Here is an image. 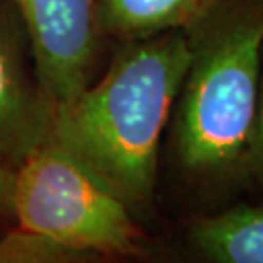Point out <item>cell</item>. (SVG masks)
I'll return each mask as SVG.
<instances>
[{
    "instance_id": "8",
    "label": "cell",
    "mask_w": 263,
    "mask_h": 263,
    "mask_svg": "<svg viewBox=\"0 0 263 263\" xmlns=\"http://www.w3.org/2000/svg\"><path fill=\"white\" fill-rule=\"evenodd\" d=\"M109 257L76 252L12 226L0 232V263H107Z\"/></svg>"
},
{
    "instance_id": "9",
    "label": "cell",
    "mask_w": 263,
    "mask_h": 263,
    "mask_svg": "<svg viewBox=\"0 0 263 263\" xmlns=\"http://www.w3.org/2000/svg\"><path fill=\"white\" fill-rule=\"evenodd\" d=\"M246 197L263 207V45H261V72H259V96L255 113L254 135L246 164Z\"/></svg>"
},
{
    "instance_id": "3",
    "label": "cell",
    "mask_w": 263,
    "mask_h": 263,
    "mask_svg": "<svg viewBox=\"0 0 263 263\" xmlns=\"http://www.w3.org/2000/svg\"><path fill=\"white\" fill-rule=\"evenodd\" d=\"M12 218L28 234L104 257H144L133 211L82 162L55 142L33 151L12 174Z\"/></svg>"
},
{
    "instance_id": "7",
    "label": "cell",
    "mask_w": 263,
    "mask_h": 263,
    "mask_svg": "<svg viewBox=\"0 0 263 263\" xmlns=\"http://www.w3.org/2000/svg\"><path fill=\"white\" fill-rule=\"evenodd\" d=\"M207 0H94L100 35L121 43L183 29Z\"/></svg>"
},
{
    "instance_id": "10",
    "label": "cell",
    "mask_w": 263,
    "mask_h": 263,
    "mask_svg": "<svg viewBox=\"0 0 263 263\" xmlns=\"http://www.w3.org/2000/svg\"><path fill=\"white\" fill-rule=\"evenodd\" d=\"M12 174L0 170V232L14 226L12 218V205H10V193H12Z\"/></svg>"
},
{
    "instance_id": "1",
    "label": "cell",
    "mask_w": 263,
    "mask_h": 263,
    "mask_svg": "<svg viewBox=\"0 0 263 263\" xmlns=\"http://www.w3.org/2000/svg\"><path fill=\"white\" fill-rule=\"evenodd\" d=\"M189 63L170 115L176 168L205 213L244 197L263 45V0H207L183 28Z\"/></svg>"
},
{
    "instance_id": "2",
    "label": "cell",
    "mask_w": 263,
    "mask_h": 263,
    "mask_svg": "<svg viewBox=\"0 0 263 263\" xmlns=\"http://www.w3.org/2000/svg\"><path fill=\"white\" fill-rule=\"evenodd\" d=\"M189 63L183 29L127 41L98 80L57 107L49 141L133 211L152 205L162 135Z\"/></svg>"
},
{
    "instance_id": "5",
    "label": "cell",
    "mask_w": 263,
    "mask_h": 263,
    "mask_svg": "<svg viewBox=\"0 0 263 263\" xmlns=\"http://www.w3.org/2000/svg\"><path fill=\"white\" fill-rule=\"evenodd\" d=\"M22 29L0 6V170L6 172L49 141L55 113L24 49Z\"/></svg>"
},
{
    "instance_id": "6",
    "label": "cell",
    "mask_w": 263,
    "mask_h": 263,
    "mask_svg": "<svg viewBox=\"0 0 263 263\" xmlns=\"http://www.w3.org/2000/svg\"><path fill=\"white\" fill-rule=\"evenodd\" d=\"M185 263H263V207L240 199L195 216L183 232Z\"/></svg>"
},
{
    "instance_id": "4",
    "label": "cell",
    "mask_w": 263,
    "mask_h": 263,
    "mask_svg": "<svg viewBox=\"0 0 263 263\" xmlns=\"http://www.w3.org/2000/svg\"><path fill=\"white\" fill-rule=\"evenodd\" d=\"M41 90L53 109L94 80L100 31L94 0H14Z\"/></svg>"
}]
</instances>
